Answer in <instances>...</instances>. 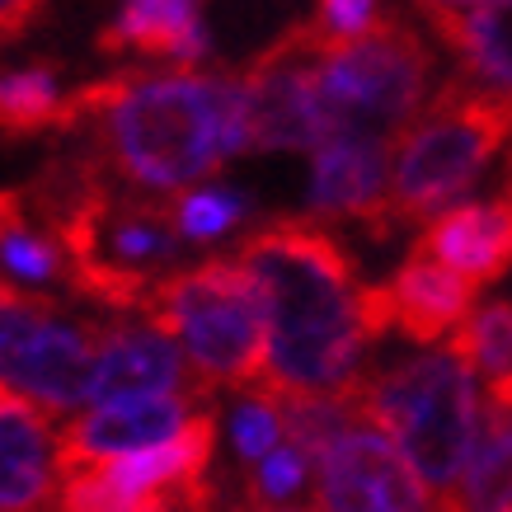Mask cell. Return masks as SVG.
<instances>
[{
	"label": "cell",
	"mask_w": 512,
	"mask_h": 512,
	"mask_svg": "<svg viewBox=\"0 0 512 512\" xmlns=\"http://www.w3.org/2000/svg\"><path fill=\"white\" fill-rule=\"evenodd\" d=\"M52 132H94L109 170L141 193H174L217 174L226 156L259 151L245 76L118 71L62 94Z\"/></svg>",
	"instance_id": "obj_1"
},
{
	"label": "cell",
	"mask_w": 512,
	"mask_h": 512,
	"mask_svg": "<svg viewBox=\"0 0 512 512\" xmlns=\"http://www.w3.org/2000/svg\"><path fill=\"white\" fill-rule=\"evenodd\" d=\"M235 259L264 287V376L254 390L348 386L372 343L353 249L315 217H273L240 240Z\"/></svg>",
	"instance_id": "obj_2"
},
{
	"label": "cell",
	"mask_w": 512,
	"mask_h": 512,
	"mask_svg": "<svg viewBox=\"0 0 512 512\" xmlns=\"http://www.w3.org/2000/svg\"><path fill=\"white\" fill-rule=\"evenodd\" d=\"M470 376V362L447 343L400 367L348 381L357 414L404 451L437 508H456V484L480 428V400Z\"/></svg>",
	"instance_id": "obj_3"
},
{
	"label": "cell",
	"mask_w": 512,
	"mask_h": 512,
	"mask_svg": "<svg viewBox=\"0 0 512 512\" xmlns=\"http://www.w3.org/2000/svg\"><path fill=\"white\" fill-rule=\"evenodd\" d=\"M508 141L512 90L480 80H451L447 90H437L433 104H423L390 151V226L428 221L433 212L461 202Z\"/></svg>",
	"instance_id": "obj_4"
},
{
	"label": "cell",
	"mask_w": 512,
	"mask_h": 512,
	"mask_svg": "<svg viewBox=\"0 0 512 512\" xmlns=\"http://www.w3.org/2000/svg\"><path fill=\"white\" fill-rule=\"evenodd\" d=\"M433 90V52L409 19L376 15L362 33L320 43L311 62L315 123L329 137L395 141Z\"/></svg>",
	"instance_id": "obj_5"
},
{
	"label": "cell",
	"mask_w": 512,
	"mask_h": 512,
	"mask_svg": "<svg viewBox=\"0 0 512 512\" xmlns=\"http://www.w3.org/2000/svg\"><path fill=\"white\" fill-rule=\"evenodd\" d=\"M151 325L184 343L202 395L254 390L264 376V287L240 259H207L151 287Z\"/></svg>",
	"instance_id": "obj_6"
},
{
	"label": "cell",
	"mask_w": 512,
	"mask_h": 512,
	"mask_svg": "<svg viewBox=\"0 0 512 512\" xmlns=\"http://www.w3.org/2000/svg\"><path fill=\"white\" fill-rule=\"evenodd\" d=\"M217 456V414H188V423L156 447L118 451L104 461L66 470L57 484L62 508H212L217 489L207 480Z\"/></svg>",
	"instance_id": "obj_7"
},
{
	"label": "cell",
	"mask_w": 512,
	"mask_h": 512,
	"mask_svg": "<svg viewBox=\"0 0 512 512\" xmlns=\"http://www.w3.org/2000/svg\"><path fill=\"white\" fill-rule=\"evenodd\" d=\"M315 494L311 508L329 512H419L437 508L423 489L404 451L390 442L376 423L357 419L343 437L329 442V451L315 461Z\"/></svg>",
	"instance_id": "obj_8"
},
{
	"label": "cell",
	"mask_w": 512,
	"mask_h": 512,
	"mask_svg": "<svg viewBox=\"0 0 512 512\" xmlns=\"http://www.w3.org/2000/svg\"><path fill=\"white\" fill-rule=\"evenodd\" d=\"M325 43L320 24H292L240 71L254 94L259 151H315L325 132L311 104V62Z\"/></svg>",
	"instance_id": "obj_9"
},
{
	"label": "cell",
	"mask_w": 512,
	"mask_h": 512,
	"mask_svg": "<svg viewBox=\"0 0 512 512\" xmlns=\"http://www.w3.org/2000/svg\"><path fill=\"white\" fill-rule=\"evenodd\" d=\"M193 414V390H146V395H118L104 400L94 414H76L57 433V475L118 451L156 447L174 437Z\"/></svg>",
	"instance_id": "obj_10"
},
{
	"label": "cell",
	"mask_w": 512,
	"mask_h": 512,
	"mask_svg": "<svg viewBox=\"0 0 512 512\" xmlns=\"http://www.w3.org/2000/svg\"><path fill=\"white\" fill-rule=\"evenodd\" d=\"M390 151L395 141L381 137H329L315 146L311 165V217L325 221H362L376 240L390 226L386 188H390Z\"/></svg>",
	"instance_id": "obj_11"
},
{
	"label": "cell",
	"mask_w": 512,
	"mask_h": 512,
	"mask_svg": "<svg viewBox=\"0 0 512 512\" xmlns=\"http://www.w3.org/2000/svg\"><path fill=\"white\" fill-rule=\"evenodd\" d=\"M414 249L475 278L480 287L498 282L512 268V179L489 202H451L433 212Z\"/></svg>",
	"instance_id": "obj_12"
},
{
	"label": "cell",
	"mask_w": 512,
	"mask_h": 512,
	"mask_svg": "<svg viewBox=\"0 0 512 512\" xmlns=\"http://www.w3.org/2000/svg\"><path fill=\"white\" fill-rule=\"evenodd\" d=\"M99 353V325H62L57 315L47 320L15 367L5 372V386L43 404L47 414H80L90 404V372Z\"/></svg>",
	"instance_id": "obj_13"
},
{
	"label": "cell",
	"mask_w": 512,
	"mask_h": 512,
	"mask_svg": "<svg viewBox=\"0 0 512 512\" xmlns=\"http://www.w3.org/2000/svg\"><path fill=\"white\" fill-rule=\"evenodd\" d=\"M193 390L202 395L198 376L184 367L174 334L160 325H99V353L90 372V404L146 390Z\"/></svg>",
	"instance_id": "obj_14"
},
{
	"label": "cell",
	"mask_w": 512,
	"mask_h": 512,
	"mask_svg": "<svg viewBox=\"0 0 512 512\" xmlns=\"http://www.w3.org/2000/svg\"><path fill=\"white\" fill-rule=\"evenodd\" d=\"M57 433L52 414L0 381V512L43 508L57 498Z\"/></svg>",
	"instance_id": "obj_15"
},
{
	"label": "cell",
	"mask_w": 512,
	"mask_h": 512,
	"mask_svg": "<svg viewBox=\"0 0 512 512\" xmlns=\"http://www.w3.org/2000/svg\"><path fill=\"white\" fill-rule=\"evenodd\" d=\"M390 306H395V329L409 343H437L461 325L480 296V282L456 273V268L437 264L433 254L409 249L400 273L386 282Z\"/></svg>",
	"instance_id": "obj_16"
},
{
	"label": "cell",
	"mask_w": 512,
	"mask_h": 512,
	"mask_svg": "<svg viewBox=\"0 0 512 512\" xmlns=\"http://www.w3.org/2000/svg\"><path fill=\"white\" fill-rule=\"evenodd\" d=\"M94 47L104 57H151V62H198L207 57L202 0H123Z\"/></svg>",
	"instance_id": "obj_17"
},
{
	"label": "cell",
	"mask_w": 512,
	"mask_h": 512,
	"mask_svg": "<svg viewBox=\"0 0 512 512\" xmlns=\"http://www.w3.org/2000/svg\"><path fill=\"white\" fill-rule=\"evenodd\" d=\"M433 33L456 52V62L470 80L512 90V0H484V5H428L423 10Z\"/></svg>",
	"instance_id": "obj_18"
},
{
	"label": "cell",
	"mask_w": 512,
	"mask_h": 512,
	"mask_svg": "<svg viewBox=\"0 0 512 512\" xmlns=\"http://www.w3.org/2000/svg\"><path fill=\"white\" fill-rule=\"evenodd\" d=\"M456 508L512 512V404H480V428L456 484Z\"/></svg>",
	"instance_id": "obj_19"
},
{
	"label": "cell",
	"mask_w": 512,
	"mask_h": 512,
	"mask_svg": "<svg viewBox=\"0 0 512 512\" xmlns=\"http://www.w3.org/2000/svg\"><path fill=\"white\" fill-rule=\"evenodd\" d=\"M0 264L24 282H66V254L47 226L33 221L29 188H0Z\"/></svg>",
	"instance_id": "obj_20"
},
{
	"label": "cell",
	"mask_w": 512,
	"mask_h": 512,
	"mask_svg": "<svg viewBox=\"0 0 512 512\" xmlns=\"http://www.w3.org/2000/svg\"><path fill=\"white\" fill-rule=\"evenodd\" d=\"M62 109L57 66H24L0 76V137H38L52 132Z\"/></svg>",
	"instance_id": "obj_21"
},
{
	"label": "cell",
	"mask_w": 512,
	"mask_h": 512,
	"mask_svg": "<svg viewBox=\"0 0 512 512\" xmlns=\"http://www.w3.org/2000/svg\"><path fill=\"white\" fill-rule=\"evenodd\" d=\"M451 348L470 362V372L503 376L512 372V301H494L484 311L466 315L451 329Z\"/></svg>",
	"instance_id": "obj_22"
},
{
	"label": "cell",
	"mask_w": 512,
	"mask_h": 512,
	"mask_svg": "<svg viewBox=\"0 0 512 512\" xmlns=\"http://www.w3.org/2000/svg\"><path fill=\"white\" fill-rule=\"evenodd\" d=\"M311 466H315V461L296 447V442H278L268 456H259V461L249 466L245 503H249V508H287V503L306 489Z\"/></svg>",
	"instance_id": "obj_23"
},
{
	"label": "cell",
	"mask_w": 512,
	"mask_h": 512,
	"mask_svg": "<svg viewBox=\"0 0 512 512\" xmlns=\"http://www.w3.org/2000/svg\"><path fill=\"white\" fill-rule=\"evenodd\" d=\"M52 315H62L57 301H47V296H38V292H19V287H10V282L0 278V381L15 367V357L24 353V343H29Z\"/></svg>",
	"instance_id": "obj_24"
},
{
	"label": "cell",
	"mask_w": 512,
	"mask_h": 512,
	"mask_svg": "<svg viewBox=\"0 0 512 512\" xmlns=\"http://www.w3.org/2000/svg\"><path fill=\"white\" fill-rule=\"evenodd\" d=\"M245 212H249L245 193H235V188H212V193H188V198L174 202V226H179L184 240L202 245V240H217V235L235 231Z\"/></svg>",
	"instance_id": "obj_25"
},
{
	"label": "cell",
	"mask_w": 512,
	"mask_h": 512,
	"mask_svg": "<svg viewBox=\"0 0 512 512\" xmlns=\"http://www.w3.org/2000/svg\"><path fill=\"white\" fill-rule=\"evenodd\" d=\"M231 437H235L240 461H249V466H254L259 456H268V451L287 437V433H282V419H278V404L264 400V395H249V400L235 409Z\"/></svg>",
	"instance_id": "obj_26"
},
{
	"label": "cell",
	"mask_w": 512,
	"mask_h": 512,
	"mask_svg": "<svg viewBox=\"0 0 512 512\" xmlns=\"http://www.w3.org/2000/svg\"><path fill=\"white\" fill-rule=\"evenodd\" d=\"M315 10H320L315 24L329 38H348V33H362L376 19V0H315Z\"/></svg>",
	"instance_id": "obj_27"
},
{
	"label": "cell",
	"mask_w": 512,
	"mask_h": 512,
	"mask_svg": "<svg viewBox=\"0 0 512 512\" xmlns=\"http://www.w3.org/2000/svg\"><path fill=\"white\" fill-rule=\"evenodd\" d=\"M47 0H0V43H15L24 38L33 24V15L43 10Z\"/></svg>",
	"instance_id": "obj_28"
},
{
	"label": "cell",
	"mask_w": 512,
	"mask_h": 512,
	"mask_svg": "<svg viewBox=\"0 0 512 512\" xmlns=\"http://www.w3.org/2000/svg\"><path fill=\"white\" fill-rule=\"evenodd\" d=\"M428 5H484V0H419V10H428Z\"/></svg>",
	"instance_id": "obj_29"
}]
</instances>
